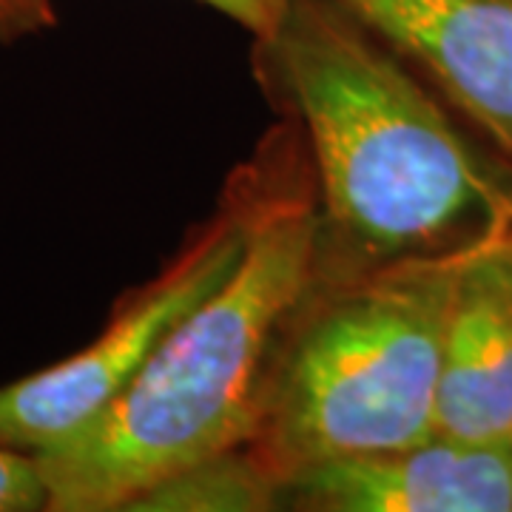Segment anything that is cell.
Instances as JSON below:
<instances>
[{"label": "cell", "mask_w": 512, "mask_h": 512, "mask_svg": "<svg viewBox=\"0 0 512 512\" xmlns=\"http://www.w3.org/2000/svg\"><path fill=\"white\" fill-rule=\"evenodd\" d=\"M512 154V0H336Z\"/></svg>", "instance_id": "5b68a950"}, {"label": "cell", "mask_w": 512, "mask_h": 512, "mask_svg": "<svg viewBox=\"0 0 512 512\" xmlns=\"http://www.w3.org/2000/svg\"><path fill=\"white\" fill-rule=\"evenodd\" d=\"M254 66L311 154L316 279L450 251L512 200L433 89L336 0H285Z\"/></svg>", "instance_id": "7a4b0ae2"}, {"label": "cell", "mask_w": 512, "mask_h": 512, "mask_svg": "<svg viewBox=\"0 0 512 512\" xmlns=\"http://www.w3.org/2000/svg\"><path fill=\"white\" fill-rule=\"evenodd\" d=\"M231 177L245 202L234 271L92 427L37 456L52 512H123L171 473L254 439L276 348L316 276L319 197L291 117Z\"/></svg>", "instance_id": "6da1fadb"}, {"label": "cell", "mask_w": 512, "mask_h": 512, "mask_svg": "<svg viewBox=\"0 0 512 512\" xmlns=\"http://www.w3.org/2000/svg\"><path fill=\"white\" fill-rule=\"evenodd\" d=\"M268 510H282V481L248 444L200 458L128 504V512Z\"/></svg>", "instance_id": "ba28073f"}, {"label": "cell", "mask_w": 512, "mask_h": 512, "mask_svg": "<svg viewBox=\"0 0 512 512\" xmlns=\"http://www.w3.org/2000/svg\"><path fill=\"white\" fill-rule=\"evenodd\" d=\"M316 279L276 348L248 447L293 476L413 447L436 433L447 313L467 251Z\"/></svg>", "instance_id": "3957f363"}, {"label": "cell", "mask_w": 512, "mask_h": 512, "mask_svg": "<svg viewBox=\"0 0 512 512\" xmlns=\"http://www.w3.org/2000/svg\"><path fill=\"white\" fill-rule=\"evenodd\" d=\"M231 18L251 37H265L282 15L285 0H197ZM55 26L52 0H0V43H12Z\"/></svg>", "instance_id": "9c48e42d"}, {"label": "cell", "mask_w": 512, "mask_h": 512, "mask_svg": "<svg viewBox=\"0 0 512 512\" xmlns=\"http://www.w3.org/2000/svg\"><path fill=\"white\" fill-rule=\"evenodd\" d=\"M436 433L512 441V200L478 231L444 330Z\"/></svg>", "instance_id": "52a82bcc"}, {"label": "cell", "mask_w": 512, "mask_h": 512, "mask_svg": "<svg viewBox=\"0 0 512 512\" xmlns=\"http://www.w3.org/2000/svg\"><path fill=\"white\" fill-rule=\"evenodd\" d=\"M282 510L512 512V441L433 433L387 456L322 464L285 481Z\"/></svg>", "instance_id": "8992f818"}, {"label": "cell", "mask_w": 512, "mask_h": 512, "mask_svg": "<svg viewBox=\"0 0 512 512\" xmlns=\"http://www.w3.org/2000/svg\"><path fill=\"white\" fill-rule=\"evenodd\" d=\"M49 510V484L35 453L0 444V512Z\"/></svg>", "instance_id": "30bf717a"}, {"label": "cell", "mask_w": 512, "mask_h": 512, "mask_svg": "<svg viewBox=\"0 0 512 512\" xmlns=\"http://www.w3.org/2000/svg\"><path fill=\"white\" fill-rule=\"evenodd\" d=\"M245 245V202L228 177L217 214L143 288L128 293L83 350L0 387V444L49 453L100 419L185 313L234 271Z\"/></svg>", "instance_id": "277c9868"}]
</instances>
